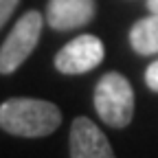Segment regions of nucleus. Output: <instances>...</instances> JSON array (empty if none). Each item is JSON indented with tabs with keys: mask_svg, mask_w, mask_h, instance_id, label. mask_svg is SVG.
Wrapping results in <instances>:
<instances>
[{
	"mask_svg": "<svg viewBox=\"0 0 158 158\" xmlns=\"http://www.w3.org/2000/svg\"><path fill=\"white\" fill-rule=\"evenodd\" d=\"M59 123H62V112L51 101L15 97L0 106V127L13 136H48L59 127Z\"/></svg>",
	"mask_w": 158,
	"mask_h": 158,
	"instance_id": "nucleus-1",
	"label": "nucleus"
},
{
	"mask_svg": "<svg viewBox=\"0 0 158 158\" xmlns=\"http://www.w3.org/2000/svg\"><path fill=\"white\" fill-rule=\"evenodd\" d=\"M94 108L110 127H125L134 116V90L121 73H106L94 88Z\"/></svg>",
	"mask_w": 158,
	"mask_h": 158,
	"instance_id": "nucleus-2",
	"label": "nucleus"
},
{
	"mask_svg": "<svg viewBox=\"0 0 158 158\" xmlns=\"http://www.w3.org/2000/svg\"><path fill=\"white\" fill-rule=\"evenodd\" d=\"M42 27L44 15L40 11H27L15 22L13 31L0 46V75H11L22 66V62H27L40 40Z\"/></svg>",
	"mask_w": 158,
	"mask_h": 158,
	"instance_id": "nucleus-3",
	"label": "nucleus"
},
{
	"mask_svg": "<svg viewBox=\"0 0 158 158\" xmlns=\"http://www.w3.org/2000/svg\"><path fill=\"white\" fill-rule=\"evenodd\" d=\"M103 42L94 35H79L55 55V68L64 75H84L103 62Z\"/></svg>",
	"mask_w": 158,
	"mask_h": 158,
	"instance_id": "nucleus-4",
	"label": "nucleus"
},
{
	"mask_svg": "<svg viewBox=\"0 0 158 158\" xmlns=\"http://www.w3.org/2000/svg\"><path fill=\"white\" fill-rule=\"evenodd\" d=\"M70 158H114L106 134L86 116H77L70 125Z\"/></svg>",
	"mask_w": 158,
	"mask_h": 158,
	"instance_id": "nucleus-5",
	"label": "nucleus"
},
{
	"mask_svg": "<svg viewBox=\"0 0 158 158\" xmlns=\"http://www.w3.org/2000/svg\"><path fill=\"white\" fill-rule=\"evenodd\" d=\"M97 13L94 0H48L46 22L55 31L86 27Z\"/></svg>",
	"mask_w": 158,
	"mask_h": 158,
	"instance_id": "nucleus-6",
	"label": "nucleus"
},
{
	"mask_svg": "<svg viewBox=\"0 0 158 158\" xmlns=\"http://www.w3.org/2000/svg\"><path fill=\"white\" fill-rule=\"evenodd\" d=\"M130 44L138 55L158 53V13H152L130 29Z\"/></svg>",
	"mask_w": 158,
	"mask_h": 158,
	"instance_id": "nucleus-7",
	"label": "nucleus"
},
{
	"mask_svg": "<svg viewBox=\"0 0 158 158\" xmlns=\"http://www.w3.org/2000/svg\"><path fill=\"white\" fill-rule=\"evenodd\" d=\"M18 2H20V0H0V29L9 22V18L13 15Z\"/></svg>",
	"mask_w": 158,
	"mask_h": 158,
	"instance_id": "nucleus-8",
	"label": "nucleus"
},
{
	"mask_svg": "<svg viewBox=\"0 0 158 158\" xmlns=\"http://www.w3.org/2000/svg\"><path fill=\"white\" fill-rule=\"evenodd\" d=\"M145 84L152 92H158V59L152 62L145 70Z\"/></svg>",
	"mask_w": 158,
	"mask_h": 158,
	"instance_id": "nucleus-9",
	"label": "nucleus"
},
{
	"mask_svg": "<svg viewBox=\"0 0 158 158\" xmlns=\"http://www.w3.org/2000/svg\"><path fill=\"white\" fill-rule=\"evenodd\" d=\"M147 9L152 13H158V0H147Z\"/></svg>",
	"mask_w": 158,
	"mask_h": 158,
	"instance_id": "nucleus-10",
	"label": "nucleus"
}]
</instances>
